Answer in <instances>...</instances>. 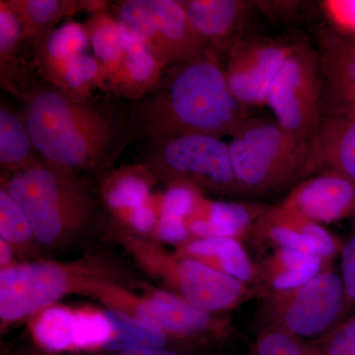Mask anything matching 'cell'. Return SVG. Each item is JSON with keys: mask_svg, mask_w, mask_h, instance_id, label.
<instances>
[{"mask_svg": "<svg viewBox=\"0 0 355 355\" xmlns=\"http://www.w3.org/2000/svg\"><path fill=\"white\" fill-rule=\"evenodd\" d=\"M249 116L226 80L214 48L167 67L153 87L135 100L128 116L130 133L159 144L176 137H232Z\"/></svg>", "mask_w": 355, "mask_h": 355, "instance_id": "6da1fadb", "label": "cell"}, {"mask_svg": "<svg viewBox=\"0 0 355 355\" xmlns=\"http://www.w3.org/2000/svg\"><path fill=\"white\" fill-rule=\"evenodd\" d=\"M24 121L35 149L44 162L71 172L107 162L130 135L128 116L58 89L26 96Z\"/></svg>", "mask_w": 355, "mask_h": 355, "instance_id": "7a4b0ae2", "label": "cell"}, {"mask_svg": "<svg viewBox=\"0 0 355 355\" xmlns=\"http://www.w3.org/2000/svg\"><path fill=\"white\" fill-rule=\"evenodd\" d=\"M243 195H270L304 179L309 142L275 120L248 116L228 142Z\"/></svg>", "mask_w": 355, "mask_h": 355, "instance_id": "3957f363", "label": "cell"}, {"mask_svg": "<svg viewBox=\"0 0 355 355\" xmlns=\"http://www.w3.org/2000/svg\"><path fill=\"white\" fill-rule=\"evenodd\" d=\"M4 191L24 211L42 244L55 242L67 226L83 221L90 211L71 172L46 162L14 173Z\"/></svg>", "mask_w": 355, "mask_h": 355, "instance_id": "277c9868", "label": "cell"}, {"mask_svg": "<svg viewBox=\"0 0 355 355\" xmlns=\"http://www.w3.org/2000/svg\"><path fill=\"white\" fill-rule=\"evenodd\" d=\"M345 313L342 277L329 266L302 286L263 295L258 317L263 328L315 340L335 329Z\"/></svg>", "mask_w": 355, "mask_h": 355, "instance_id": "5b68a950", "label": "cell"}, {"mask_svg": "<svg viewBox=\"0 0 355 355\" xmlns=\"http://www.w3.org/2000/svg\"><path fill=\"white\" fill-rule=\"evenodd\" d=\"M113 18L123 36L144 44L165 69L189 62L211 48L196 31L180 1H121Z\"/></svg>", "mask_w": 355, "mask_h": 355, "instance_id": "8992f818", "label": "cell"}, {"mask_svg": "<svg viewBox=\"0 0 355 355\" xmlns=\"http://www.w3.org/2000/svg\"><path fill=\"white\" fill-rule=\"evenodd\" d=\"M149 164L193 190L241 195L229 153L228 142L209 135L176 137L151 144Z\"/></svg>", "mask_w": 355, "mask_h": 355, "instance_id": "52a82bcc", "label": "cell"}, {"mask_svg": "<svg viewBox=\"0 0 355 355\" xmlns=\"http://www.w3.org/2000/svg\"><path fill=\"white\" fill-rule=\"evenodd\" d=\"M266 106L282 127L309 142L323 118L318 51L293 44L273 78Z\"/></svg>", "mask_w": 355, "mask_h": 355, "instance_id": "ba28073f", "label": "cell"}, {"mask_svg": "<svg viewBox=\"0 0 355 355\" xmlns=\"http://www.w3.org/2000/svg\"><path fill=\"white\" fill-rule=\"evenodd\" d=\"M293 44L243 35L227 51L224 73L231 92L245 109L266 105L273 78Z\"/></svg>", "mask_w": 355, "mask_h": 355, "instance_id": "9c48e42d", "label": "cell"}, {"mask_svg": "<svg viewBox=\"0 0 355 355\" xmlns=\"http://www.w3.org/2000/svg\"><path fill=\"white\" fill-rule=\"evenodd\" d=\"M69 277L60 266L37 263L6 268L0 273V317L15 321L62 297Z\"/></svg>", "mask_w": 355, "mask_h": 355, "instance_id": "30bf717a", "label": "cell"}, {"mask_svg": "<svg viewBox=\"0 0 355 355\" xmlns=\"http://www.w3.org/2000/svg\"><path fill=\"white\" fill-rule=\"evenodd\" d=\"M253 231L257 240L275 249L293 250L329 261L340 254L345 243L323 225L280 203L265 210Z\"/></svg>", "mask_w": 355, "mask_h": 355, "instance_id": "8fae6325", "label": "cell"}, {"mask_svg": "<svg viewBox=\"0 0 355 355\" xmlns=\"http://www.w3.org/2000/svg\"><path fill=\"white\" fill-rule=\"evenodd\" d=\"M320 83L324 114H355V35H319Z\"/></svg>", "mask_w": 355, "mask_h": 355, "instance_id": "7c38bea8", "label": "cell"}, {"mask_svg": "<svg viewBox=\"0 0 355 355\" xmlns=\"http://www.w3.org/2000/svg\"><path fill=\"white\" fill-rule=\"evenodd\" d=\"M280 205L323 225L355 216V186L336 173L299 182Z\"/></svg>", "mask_w": 355, "mask_h": 355, "instance_id": "4fadbf2b", "label": "cell"}, {"mask_svg": "<svg viewBox=\"0 0 355 355\" xmlns=\"http://www.w3.org/2000/svg\"><path fill=\"white\" fill-rule=\"evenodd\" d=\"M114 334L105 314L74 313L60 307L44 311L34 327L37 342L51 352L103 349Z\"/></svg>", "mask_w": 355, "mask_h": 355, "instance_id": "5bb4252c", "label": "cell"}, {"mask_svg": "<svg viewBox=\"0 0 355 355\" xmlns=\"http://www.w3.org/2000/svg\"><path fill=\"white\" fill-rule=\"evenodd\" d=\"M174 279L184 300L210 313L242 304L253 295L254 289L241 280L190 258L175 263Z\"/></svg>", "mask_w": 355, "mask_h": 355, "instance_id": "9a60e30c", "label": "cell"}, {"mask_svg": "<svg viewBox=\"0 0 355 355\" xmlns=\"http://www.w3.org/2000/svg\"><path fill=\"white\" fill-rule=\"evenodd\" d=\"M323 173H336L355 186V114H324L309 140L304 179Z\"/></svg>", "mask_w": 355, "mask_h": 355, "instance_id": "2e32d148", "label": "cell"}, {"mask_svg": "<svg viewBox=\"0 0 355 355\" xmlns=\"http://www.w3.org/2000/svg\"><path fill=\"white\" fill-rule=\"evenodd\" d=\"M189 19L211 48L220 53L243 36L254 2L244 0H182Z\"/></svg>", "mask_w": 355, "mask_h": 355, "instance_id": "e0dca14e", "label": "cell"}, {"mask_svg": "<svg viewBox=\"0 0 355 355\" xmlns=\"http://www.w3.org/2000/svg\"><path fill=\"white\" fill-rule=\"evenodd\" d=\"M137 318L166 334L181 336L209 331L226 335L229 331L227 322L214 320L210 312L163 291L156 292L153 298L142 302L137 308Z\"/></svg>", "mask_w": 355, "mask_h": 355, "instance_id": "ac0fdd59", "label": "cell"}, {"mask_svg": "<svg viewBox=\"0 0 355 355\" xmlns=\"http://www.w3.org/2000/svg\"><path fill=\"white\" fill-rule=\"evenodd\" d=\"M268 207L243 202H202L198 197L188 217L189 231L198 238L225 237L242 240L254 230Z\"/></svg>", "mask_w": 355, "mask_h": 355, "instance_id": "d6986e66", "label": "cell"}, {"mask_svg": "<svg viewBox=\"0 0 355 355\" xmlns=\"http://www.w3.org/2000/svg\"><path fill=\"white\" fill-rule=\"evenodd\" d=\"M33 44L35 64L44 78L62 91L74 60L87 53L89 39L84 25L69 21L58 29L44 32Z\"/></svg>", "mask_w": 355, "mask_h": 355, "instance_id": "ffe728a7", "label": "cell"}, {"mask_svg": "<svg viewBox=\"0 0 355 355\" xmlns=\"http://www.w3.org/2000/svg\"><path fill=\"white\" fill-rule=\"evenodd\" d=\"M331 263V261L314 254L275 249L256 266L254 289L263 297L270 292L295 288L323 272Z\"/></svg>", "mask_w": 355, "mask_h": 355, "instance_id": "44dd1931", "label": "cell"}, {"mask_svg": "<svg viewBox=\"0 0 355 355\" xmlns=\"http://www.w3.org/2000/svg\"><path fill=\"white\" fill-rule=\"evenodd\" d=\"M123 55L120 67L110 77L107 85L135 101L157 83L165 67L144 44L123 35Z\"/></svg>", "mask_w": 355, "mask_h": 355, "instance_id": "7402d4cb", "label": "cell"}, {"mask_svg": "<svg viewBox=\"0 0 355 355\" xmlns=\"http://www.w3.org/2000/svg\"><path fill=\"white\" fill-rule=\"evenodd\" d=\"M183 253L250 284L254 282L256 266L239 239L225 237L198 238L184 245Z\"/></svg>", "mask_w": 355, "mask_h": 355, "instance_id": "603a6c76", "label": "cell"}, {"mask_svg": "<svg viewBox=\"0 0 355 355\" xmlns=\"http://www.w3.org/2000/svg\"><path fill=\"white\" fill-rule=\"evenodd\" d=\"M19 20L25 40L32 43L51 25L83 8V1L67 0H6Z\"/></svg>", "mask_w": 355, "mask_h": 355, "instance_id": "cb8c5ba5", "label": "cell"}, {"mask_svg": "<svg viewBox=\"0 0 355 355\" xmlns=\"http://www.w3.org/2000/svg\"><path fill=\"white\" fill-rule=\"evenodd\" d=\"M114 327V336L103 349L120 352L130 349H163L168 336L164 331L146 323L139 318L130 316L119 311L105 312Z\"/></svg>", "mask_w": 355, "mask_h": 355, "instance_id": "d4e9b609", "label": "cell"}, {"mask_svg": "<svg viewBox=\"0 0 355 355\" xmlns=\"http://www.w3.org/2000/svg\"><path fill=\"white\" fill-rule=\"evenodd\" d=\"M39 155L33 144L24 120L10 110L0 109V163L15 172L39 163Z\"/></svg>", "mask_w": 355, "mask_h": 355, "instance_id": "484cf974", "label": "cell"}, {"mask_svg": "<svg viewBox=\"0 0 355 355\" xmlns=\"http://www.w3.org/2000/svg\"><path fill=\"white\" fill-rule=\"evenodd\" d=\"M95 58L104 70L105 83L120 67L123 38L118 23L107 12L94 14L84 25Z\"/></svg>", "mask_w": 355, "mask_h": 355, "instance_id": "4316f807", "label": "cell"}, {"mask_svg": "<svg viewBox=\"0 0 355 355\" xmlns=\"http://www.w3.org/2000/svg\"><path fill=\"white\" fill-rule=\"evenodd\" d=\"M24 38L23 29L18 18L6 3L0 1V67L1 83L12 86L17 80L18 60L16 58Z\"/></svg>", "mask_w": 355, "mask_h": 355, "instance_id": "83f0119b", "label": "cell"}, {"mask_svg": "<svg viewBox=\"0 0 355 355\" xmlns=\"http://www.w3.org/2000/svg\"><path fill=\"white\" fill-rule=\"evenodd\" d=\"M252 355L324 354L311 340L275 327H263L254 340Z\"/></svg>", "mask_w": 355, "mask_h": 355, "instance_id": "f1b7e54d", "label": "cell"}, {"mask_svg": "<svg viewBox=\"0 0 355 355\" xmlns=\"http://www.w3.org/2000/svg\"><path fill=\"white\" fill-rule=\"evenodd\" d=\"M0 236L11 244H23L34 236L24 211L3 189L0 191Z\"/></svg>", "mask_w": 355, "mask_h": 355, "instance_id": "f546056e", "label": "cell"}, {"mask_svg": "<svg viewBox=\"0 0 355 355\" xmlns=\"http://www.w3.org/2000/svg\"><path fill=\"white\" fill-rule=\"evenodd\" d=\"M148 187L142 179L135 176L123 177L107 195V202L113 209L135 210L146 205Z\"/></svg>", "mask_w": 355, "mask_h": 355, "instance_id": "4dcf8cb0", "label": "cell"}, {"mask_svg": "<svg viewBox=\"0 0 355 355\" xmlns=\"http://www.w3.org/2000/svg\"><path fill=\"white\" fill-rule=\"evenodd\" d=\"M311 342L324 355H355V314L340 322L330 333Z\"/></svg>", "mask_w": 355, "mask_h": 355, "instance_id": "1f68e13d", "label": "cell"}, {"mask_svg": "<svg viewBox=\"0 0 355 355\" xmlns=\"http://www.w3.org/2000/svg\"><path fill=\"white\" fill-rule=\"evenodd\" d=\"M198 195L190 187L175 184L166 193L162 205V214L187 220L190 216Z\"/></svg>", "mask_w": 355, "mask_h": 355, "instance_id": "d6a6232c", "label": "cell"}, {"mask_svg": "<svg viewBox=\"0 0 355 355\" xmlns=\"http://www.w3.org/2000/svg\"><path fill=\"white\" fill-rule=\"evenodd\" d=\"M321 7L336 31L355 35V0H324Z\"/></svg>", "mask_w": 355, "mask_h": 355, "instance_id": "836d02e7", "label": "cell"}, {"mask_svg": "<svg viewBox=\"0 0 355 355\" xmlns=\"http://www.w3.org/2000/svg\"><path fill=\"white\" fill-rule=\"evenodd\" d=\"M340 277L345 296V311L355 314V234L343 243L340 251Z\"/></svg>", "mask_w": 355, "mask_h": 355, "instance_id": "e575fe53", "label": "cell"}, {"mask_svg": "<svg viewBox=\"0 0 355 355\" xmlns=\"http://www.w3.org/2000/svg\"><path fill=\"white\" fill-rule=\"evenodd\" d=\"M188 221L165 214H161L157 225V237L161 241L166 243L184 242L188 238Z\"/></svg>", "mask_w": 355, "mask_h": 355, "instance_id": "d590c367", "label": "cell"}, {"mask_svg": "<svg viewBox=\"0 0 355 355\" xmlns=\"http://www.w3.org/2000/svg\"><path fill=\"white\" fill-rule=\"evenodd\" d=\"M155 221V214L150 207L142 205L139 209L133 210V226L139 232H149L153 228Z\"/></svg>", "mask_w": 355, "mask_h": 355, "instance_id": "8d00e7d4", "label": "cell"}, {"mask_svg": "<svg viewBox=\"0 0 355 355\" xmlns=\"http://www.w3.org/2000/svg\"><path fill=\"white\" fill-rule=\"evenodd\" d=\"M116 355H184L164 349H130L116 352Z\"/></svg>", "mask_w": 355, "mask_h": 355, "instance_id": "74e56055", "label": "cell"}, {"mask_svg": "<svg viewBox=\"0 0 355 355\" xmlns=\"http://www.w3.org/2000/svg\"><path fill=\"white\" fill-rule=\"evenodd\" d=\"M12 260V251L9 247L8 243L4 240H0V263L6 266Z\"/></svg>", "mask_w": 355, "mask_h": 355, "instance_id": "f35d334b", "label": "cell"}]
</instances>
